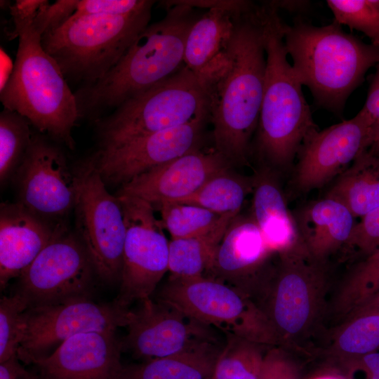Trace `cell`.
I'll list each match as a JSON object with an SVG mask.
<instances>
[{"instance_id":"6da1fadb","label":"cell","mask_w":379,"mask_h":379,"mask_svg":"<svg viewBox=\"0 0 379 379\" xmlns=\"http://www.w3.org/2000/svg\"><path fill=\"white\" fill-rule=\"evenodd\" d=\"M265 18L264 3L234 13L226 59L202 82L215 149L232 166L248 164L258 127L267 66Z\"/></svg>"},{"instance_id":"7a4b0ae2","label":"cell","mask_w":379,"mask_h":379,"mask_svg":"<svg viewBox=\"0 0 379 379\" xmlns=\"http://www.w3.org/2000/svg\"><path fill=\"white\" fill-rule=\"evenodd\" d=\"M161 4L166 10L165 16L149 25L104 77L74 93L79 119L98 121L185 65L187 38L200 15L180 1Z\"/></svg>"},{"instance_id":"3957f363","label":"cell","mask_w":379,"mask_h":379,"mask_svg":"<svg viewBox=\"0 0 379 379\" xmlns=\"http://www.w3.org/2000/svg\"><path fill=\"white\" fill-rule=\"evenodd\" d=\"M283 33L293 69L314 104L340 117L350 95L379 62V47L345 32L334 20L319 27L296 18L284 24Z\"/></svg>"},{"instance_id":"277c9868","label":"cell","mask_w":379,"mask_h":379,"mask_svg":"<svg viewBox=\"0 0 379 379\" xmlns=\"http://www.w3.org/2000/svg\"><path fill=\"white\" fill-rule=\"evenodd\" d=\"M9 10L18 46L12 74L0 90L4 108L19 113L40 132L73 149L72 131L79 119L74 93L41 46L42 34L33 24L36 15Z\"/></svg>"},{"instance_id":"5b68a950","label":"cell","mask_w":379,"mask_h":379,"mask_svg":"<svg viewBox=\"0 0 379 379\" xmlns=\"http://www.w3.org/2000/svg\"><path fill=\"white\" fill-rule=\"evenodd\" d=\"M266 74L264 95L251 154L274 171L290 168L305 138L319 128L284 43L278 11L266 3Z\"/></svg>"},{"instance_id":"8992f818","label":"cell","mask_w":379,"mask_h":379,"mask_svg":"<svg viewBox=\"0 0 379 379\" xmlns=\"http://www.w3.org/2000/svg\"><path fill=\"white\" fill-rule=\"evenodd\" d=\"M153 5L124 15L74 13L41 36L65 79L91 84L104 77L149 25Z\"/></svg>"},{"instance_id":"52a82bcc","label":"cell","mask_w":379,"mask_h":379,"mask_svg":"<svg viewBox=\"0 0 379 379\" xmlns=\"http://www.w3.org/2000/svg\"><path fill=\"white\" fill-rule=\"evenodd\" d=\"M206 119L210 120L207 93L184 65L95 122L99 147H105Z\"/></svg>"},{"instance_id":"ba28073f","label":"cell","mask_w":379,"mask_h":379,"mask_svg":"<svg viewBox=\"0 0 379 379\" xmlns=\"http://www.w3.org/2000/svg\"><path fill=\"white\" fill-rule=\"evenodd\" d=\"M156 300L173 306L187 317L226 335L253 343L274 344L275 331L263 310L237 288L204 276H170Z\"/></svg>"},{"instance_id":"9c48e42d","label":"cell","mask_w":379,"mask_h":379,"mask_svg":"<svg viewBox=\"0 0 379 379\" xmlns=\"http://www.w3.org/2000/svg\"><path fill=\"white\" fill-rule=\"evenodd\" d=\"M75 225L95 272L104 281H120L126 226L117 196L110 194L89 159L74 170Z\"/></svg>"},{"instance_id":"30bf717a","label":"cell","mask_w":379,"mask_h":379,"mask_svg":"<svg viewBox=\"0 0 379 379\" xmlns=\"http://www.w3.org/2000/svg\"><path fill=\"white\" fill-rule=\"evenodd\" d=\"M279 264L269 277L262 309L279 339L302 335L322 306L327 283L326 262L313 258L300 242L279 255Z\"/></svg>"},{"instance_id":"8fae6325","label":"cell","mask_w":379,"mask_h":379,"mask_svg":"<svg viewBox=\"0 0 379 379\" xmlns=\"http://www.w3.org/2000/svg\"><path fill=\"white\" fill-rule=\"evenodd\" d=\"M126 226L120 288L114 304L128 310L151 298L168 270V246L152 204L138 197L117 195Z\"/></svg>"},{"instance_id":"7c38bea8","label":"cell","mask_w":379,"mask_h":379,"mask_svg":"<svg viewBox=\"0 0 379 379\" xmlns=\"http://www.w3.org/2000/svg\"><path fill=\"white\" fill-rule=\"evenodd\" d=\"M128 310L95 302L88 298L29 307L24 314L25 331L18 357L29 364L45 357L67 339L88 332H116L126 326Z\"/></svg>"},{"instance_id":"4fadbf2b","label":"cell","mask_w":379,"mask_h":379,"mask_svg":"<svg viewBox=\"0 0 379 379\" xmlns=\"http://www.w3.org/2000/svg\"><path fill=\"white\" fill-rule=\"evenodd\" d=\"M376 137L373 124L361 110L350 119L312 131L297 154L293 186L300 192L323 187L368 149Z\"/></svg>"},{"instance_id":"5bb4252c","label":"cell","mask_w":379,"mask_h":379,"mask_svg":"<svg viewBox=\"0 0 379 379\" xmlns=\"http://www.w3.org/2000/svg\"><path fill=\"white\" fill-rule=\"evenodd\" d=\"M93 272L83 244L64 227L21 274L18 293L29 307L88 298Z\"/></svg>"},{"instance_id":"9a60e30c","label":"cell","mask_w":379,"mask_h":379,"mask_svg":"<svg viewBox=\"0 0 379 379\" xmlns=\"http://www.w3.org/2000/svg\"><path fill=\"white\" fill-rule=\"evenodd\" d=\"M208 119L99 147L89 159L105 183L121 185L149 169L202 148Z\"/></svg>"},{"instance_id":"2e32d148","label":"cell","mask_w":379,"mask_h":379,"mask_svg":"<svg viewBox=\"0 0 379 379\" xmlns=\"http://www.w3.org/2000/svg\"><path fill=\"white\" fill-rule=\"evenodd\" d=\"M16 175L18 203L49 224H63L62 218L74 206L77 189L75 173L61 149L34 136Z\"/></svg>"},{"instance_id":"e0dca14e","label":"cell","mask_w":379,"mask_h":379,"mask_svg":"<svg viewBox=\"0 0 379 379\" xmlns=\"http://www.w3.org/2000/svg\"><path fill=\"white\" fill-rule=\"evenodd\" d=\"M135 310H128V333L122 349L148 360L178 353L199 341L217 340L204 326L173 306L151 298Z\"/></svg>"},{"instance_id":"ac0fdd59","label":"cell","mask_w":379,"mask_h":379,"mask_svg":"<svg viewBox=\"0 0 379 379\" xmlns=\"http://www.w3.org/2000/svg\"><path fill=\"white\" fill-rule=\"evenodd\" d=\"M202 149V148H201ZM190 152L154 167L123 185L117 195L140 198L153 206L190 197L207 180L232 166L215 148Z\"/></svg>"},{"instance_id":"d6986e66","label":"cell","mask_w":379,"mask_h":379,"mask_svg":"<svg viewBox=\"0 0 379 379\" xmlns=\"http://www.w3.org/2000/svg\"><path fill=\"white\" fill-rule=\"evenodd\" d=\"M122 350L115 332H88L67 339L29 364L36 367L39 379H122Z\"/></svg>"},{"instance_id":"ffe728a7","label":"cell","mask_w":379,"mask_h":379,"mask_svg":"<svg viewBox=\"0 0 379 379\" xmlns=\"http://www.w3.org/2000/svg\"><path fill=\"white\" fill-rule=\"evenodd\" d=\"M272 254L253 218L237 215L220 241L206 277L251 297L255 290L262 291L267 282L264 267Z\"/></svg>"},{"instance_id":"44dd1931","label":"cell","mask_w":379,"mask_h":379,"mask_svg":"<svg viewBox=\"0 0 379 379\" xmlns=\"http://www.w3.org/2000/svg\"><path fill=\"white\" fill-rule=\"evenodd\" d=\"M64 227L38 218L18 202L3 203L0 210V285L20 277Z\"/></svg>"},{"instance_id":"7402d4cb","label":"cell","mask_w":379,"mask_h":379,"mask_svg":"<svg viewBox=\"0 0 379 379\" xmlns=\"http://www.w3.org/2000/svg\"><path fill=\"white\" fill-rule=\"evenodd\" d=\"M295 219L300 242L321 262L345 247L357 223L347 207L327 197L304 206Z\"/></svg>"},{"instance_id":"603a6c76","label":"cell","mask_w":379,"mask_h":379,"mask_svg":"<svg viewBox=\"0 0 379 379\" xmlns=\"http://www.w3.org/2000/svg\"><path fill=\"white\" fill-rule=\"evenodd\" d=\"M251 217L269 248L278 255L300 244L297 225L274 171L262 166L254 176Z\"/></svg>"},{"instance_id":"cb8c5ba5","label":"cell","mask_w":379,"mask_h":379,"mask_svg":"<svg viewBox=\"0 0 379 379\" xmlns=\"http://www.w3.org/2000/svg\"><path fill=\"white\" fill-rule=\"evenodd\" d=\"M244 10L210 8L192 25L186 41L184 64L201 84L225 62L234 13Z\"/></svg>"},{"instance_id":"d4e9b609","label":"cell","mask_w":379,"mask_h":379,"mask_svg":"<svg viewBox=\"0 0 379 379\" xmlns=\"http://www.w3.org/2000/svg\"><path fill=\"white\" fill-rule=\"evenodd\" d=\"M223 346L217 340L199 341L174 354L125 366L122 379H211Z\"/></svg>"},{"instance_id":"484cf974","label":"cell","mask_w":379,"mask_h":379,"mask_svg":"<svg viewBox=\"0 0 379 379\" xmlns=\"http://www.w3.org/2000/svg\"><path fill=\"white\" fill-rule=\"evenodd\" d=\"M325 197L361 218L379 207V157L367 149L334 180Z\"/></svg>"},{"instance_id":"4316f807","label":"cell","mask_w":379,"mask_h":379,"mask_svg":"<svg viewBox=\"0 0 379 379\" xmlns=\"http://www.w3.org/2000/svg\"><path fill=\"white\" fill-rule=\"evenodd\" d=\"M237 216L225 215L221 222L205 234L172 239L168 246V271L171 275L183 278L204 276V272H206L211 266L230 224Z\"/></svg>"},{"instance_id":"83f0119b","label":"cell","mask_w":379,"mask_h":379,"mask_svg":"<svg viewBox=\"0 0 379 379\" xmlns=\"http://www.w3.org/2000/svg\"><path fill=\"white\" fill-rule=\"evenodd\" d=\"M253 176H244L228 168L178 203L200 206L220 215H238L247 195L253 192Z\"/></svg>"},{"instance_id":"f1b7e54d","label":"cell","mask_w":379,"mask_h":379,"mask_svg":"<svg viewBox=\"0 0 379 379\" xmlns=\"http://www.w3.org/2000/svg\"><path fill=\"white\" fill-rule=\"evenodd\" d=\"M30 122L6 108L0 114V179L5 182L16 172L33 140Z\"/></svg>"},{"instance_id":"f546056e","label":"cell","mask_w":379,"mask_h":379,"mask_svg":"<svg viewBox=\"0 0 379 379\" xmlns=\"http://www.w3.org/2000/svg\"><path fill=\"white\" fill-rule=\"evenodd\" d=\"M379 291V249L366 256L347 275L334 302V310L347 317L357 307Z\"/></svg>"},{"instance_id":"4dcf8cb0","label":"cell","mask_w":379,"mask_h":379,"mask_svg":"<svg viewBox=\"0 0 379 379\" xmlns=\"http://www.w3.org/2000/svg\"><path fill=\"white\" fill-rule=\"evenodd\" d=\"M259 344L228 335L211 379H258L264 354Z\"/></svg>"},{"instance_id":"1f68e13d","label":"cell","mask_w":379,"mask_h":379,"mask_svg":"<svg viewBox=\"0 0 379 379\" xmlns=\"http://www.w3.org/2000/svg\"><path fill=\"white\" fill-rule=\"evenodd\" d=\"M157 206L161 213L162 225L172 239L205 234L213 230L225 215L190 204L162 202Z\"/></svg>"},{"instance_id":"d6a6232c","label":"cell","mask_w":379,"mask_h":379,"mask_svg":"<svg viewBox=\"0 0 379 379\" xmlns=\"http://www.w3.org/2000/svg\"><path fill=\"white\" fill-rule=\"evenodd\" d=\"M334 342V350L354 358L379 349V314H366L347 319Z\"/></svg>"},{"instance_id":"836d02e7","label":"cell","mask_w":379,"mask_h":379,"mask_svg":"<svg viewBox=\"0 0 379 379\" xmlns=\"http://www.w3.org/2000/svg\"><path fill=\"white\" fill-rule=\"evenodd\" d=\"M27 300L20 293L0 300V363L18 355L24 336Z\"/></svg>"},{"instance_id":"e575fe53","label":"cell","mask_w":379,"mask_h":379,"mask_svg":"<svg viewBox=\"0 0 379 379\" xmlns=\"http://www.w3.org/2000/svg\"><path fill=\"white\" fill-rule=\"evenodd\" d=\"M334 21L356 29L379 47V11L371 0H328Z\"/></svg>"},{"instance_id":"d590c367","label":"cell","mask_w":379,"mask_h":379,"mask_svg":"<svg viewBox=\"0 0 379 379\" xmlns=\"http://www.w3.org/2000/svg\"><path fill=\"white\" fill-rule=\"evenodd\" d=\"M368 256L379 249V207L361 218L343 248Z\"/></svg>"},{"instance_id":"8d00e7d4","label":"cell","mask_w":379,"mask_h":379,"mask_svg":"<svg viewBox=\"0 0 379 379\" xmlns=\"http://www.w3.org/2000/svg\"><path fill=\"white\" fill-rule=\"evenodd\" d=\"M151 0H82L77 1L75 14L124 15L154 5Z\"/></svg>"},{"instance_id":"74e56055","label":"cell","mask_w":379,"mask_h":379,"mask_svg":"<svg viewBox=\"0 0 379 379\" xmlns=\"http://www.w3.org/2000/svg\"><path fill=\"white\" fill-rule=\"evenodd\" d=\"M77 4V0H58L53 4L47 1L33 20L34 27L43 35L60 26L74 13Z\"/></svg>"},{"instance_id":"f35d334b","label":"cell","mask_w":379,"mask_h":379,"mask_svg":"<svg viewBox=\"0 0 379 379\" xmlns=\"http://www.w3.org/2000/svg\"><path fill=\"white\" fill-rule=\"evenodd\" d=\"M258 379H300L297 365L281 350L264 354Z\"/></svg>"},{"instance_id":"ab89813d","label":"cell","mask_w":379,"mask_h":379,"mask_svg":"<svg viewBox=\"0 0 379 379\" xmlns=\"http://www.w3.org/2000/svg\"><path fill=\"white\" fill-rule=\"evenodd\" d=\"M361 111L371 120L376 131L378 138L379 136V62L376 65V70L369 86L367 98Z\"/></svg>"},{"instance_id":"60d3db41","label":"cell","mask_w":379,"mask_h":379,"mask_svg":"<svg viewBox=\"0 0 379 379\" xmlns=\"http://www.w3.org/2000/svg\"><path fill=\"white\" fill-rule=\"evenodd\" d=\"M17 356L0 363V379H39L20 364Z\"/></svg>"},{"instance_id":"b9f144b4","label":"cell","mask_w":379,"mask_h":379,"mask_svg":"<svg viewBox=\"0 0 379 379\" xmlns=\"http://www.w3.org/2000/svg\"><path fill=\"white\" fill-rule=\"evenodd\" d=\"M354 364L364 371L368 379H379V352H373L354 358Z\"/></svg>"},{"instance_id":"7bdbcfd3","label":"cell","mask_w":379,"mask_h":379,"mask_svg":"<svg viewBox=\"0 0 379 379\" xmlns=\"http://www.w3.org/2000/svg\"><path fill=\"white\" fill-rule=\"evenodd\" d=\"M366 314H379V291L361 303L347 317L349 319Z\"/></svg>"},{"instance_id":"ee69618b","label":"cell","mask_w":379,"mask_h":379,"mask_svg":"<svg viewBox=\"0 0 379 379\" xmlns=\"http://www.w3.org/2000/svg\"><path fill=\"white\" fill-rule=\"evenodd\" d=\"M14 64L12 63L10 58L1 48V84L0 90L4 88L7 81L10 78Z\"/></svg>"},{"instance_id":"f6af8a7d","label":"cell","mask_w":379,"mask_h":379,"mask_svg":"<svg viewBox=\"0 0 379 379\" xmlns=\"http://www.w3.org/2000/svg\"><path fill=\"white\" fill-rule=\"evenodd\" d=\"M270 4L277 11L282 8L289 11H302L306 8L308 2L304 1H268Z\"/></svg>"},{"instance_id":"bcb514c9","label":"cell","mask_w":379,"mask_h":379,"mask_svg":"<svg viewBox=\"0 0 379 379\" xmlns=\"http://www.w3.org/2000/svg\"><path fill=\"white\" fill-rule=\"evenodd\" d=\"M373 154L379 157V136L368 149Z\"/></svg>"},{"instance_id":"7dc6e473","label":"cell","mask_w":379,"mask_h":379,"mask_svg":"<svg viewBox=\"0 0 379 379\" xmlns=\"http://www.w3.org/2000/svg\"><path fill=\"white\" fill-rule=\"evenodd\" d=\"M312 379H345V378H344L341 375H336V374H324V375L314 377Z\"/></svg>"},{"instance_id":"c3c4849f","label":"cell","mask_w":379,"mask_h":379,"mask_svg":"<svg viewBox=\"0 0 379 379\" xmlns=\"http://www.w3.org/2000/svg\"><path fill=\"white\" fill-rule=\"evenodd\" d=\"M374 6L378 9L379 11V0H371Z\"/></svg>"}]
</instances>
